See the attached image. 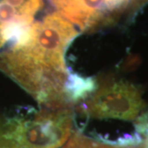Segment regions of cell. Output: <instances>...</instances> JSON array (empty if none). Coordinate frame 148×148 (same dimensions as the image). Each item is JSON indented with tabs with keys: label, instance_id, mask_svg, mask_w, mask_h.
<instances>
[{
	"label": "cell",
	"instance_id": "6da1fadb",
	"mask_svg": "<svg viewBox=\"0 0 148 148\" xmlns=\"http://www.w3.org/2000/svg\"><path fill=\"white\" fill-rule=\"evenodd\" d=\"M144 107L138 88L121 81L96 90L82 109L87 116L95 119L133 120Z\"/></svg>",
	"mask_w": 148,
	"mask_h": 148
},
{
	"label": "cell",
	"instance_id": "7a4b0ae2",
	"mask_svg": "<svg viewBox=\"0 0 148 148\" xmlns=\"http://www.w3.org/2000/svg\"><path fill=\"white\" fill-rule=\"evenodd\" d=\"M147 2L148 0H133V4H134L135 8H139L140 6H142Z\"/></svg>",
	"mask_w": 148,
	"mask_h": 148
}]
</instances>
